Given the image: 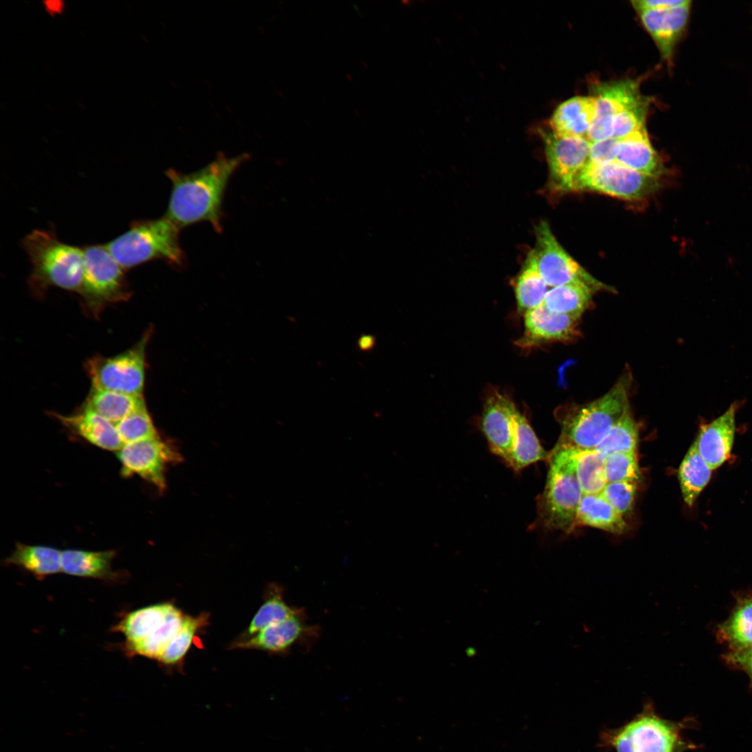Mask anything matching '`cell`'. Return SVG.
Segmentation results:
<instances>
[{
    "instance_id": "52a82bcc",
    "label": "cell",
    "mask_w": 752,
    "mask_h": 752,
    "mask_svg": "<svg viewBox=\"0 0 752 752\" xmlns=\"http://www.w3.org/2000/svg\"><path fill=\"white\" fill-rule=\"evenodd\" d=\"M535 244L528 256L548 286L578 284L594 293L613 292L612 287L598 281L579 265L561 246L548 223L540 221L535 228Z\"/></svg>"
},
{
    "instance_id": "836d02e7",
    "label": "cell",
    "mask_w": 752,
    "mask_h": 752,
    "mask_svg": "<svg viewBox=\"0 0 752 752\" xmlns=\"http://www.w3.org/2000/svg\"><path fill=\"white\" fill-rule=\"evenodd\" d=\"M638 442L639 430L629 408L594 449L606 457L617 453H636Z\"/></svg>"
},
{
    "instance_id": "4dcf8cb0",
    "label": "cell",
    "mask_w": 752,
    "mask_h": 752,
    "mask_svg": "<svg viewBox=\"0 0 752 752\" xmlns=\"http://www.w3.org/2000/svg\"><path fill=\"white\" fill-rule=\"evenodd\" d=\"M593 293L578 284L554 287L548 290L542 304L551 311L579 320L590 306Z\"/></svg>"
},
{
    "instance_id": "7c38bea8",
    "label": "cell",
    "mask_w": 752,
    "mask_h": 752,
    "mask_svg": "<svg viewBox=\"0 0 752 752\" xmlns=\"http://www.w3.org/2000/svg\"><path fill=\"white\" fill-rule=\"evenodd\" d=\"M116 455L121 474H136L159 490L166 487L165 471L168 464L178 462L181 456L159 436L136 443L124 444Z\"/></svg>"
},
{
    "instance_id": "8992f818",
    "label": "cell",
    "mask_w": 752,
    "mask_h": 752,
    "mask_svg": "<svg viewBox=\"0 0 752 752\" xmlns=\"http://www.w3.org/2000/svg\"><path fill=\"white\" fill-rule=\"evenodd\" d=\"M687 721L675 722L656 713L652 702L623 726L606 728L600 734L599 746L616 752H684L695 748L684 739Z\"/></svg>"
},
{
    "instance_id": "7bdbcfd3",
    "label": "cell",
    "mask_w": 752,
    "mask_h": 752,
    "mask_svg": "<svg viewBox=\"0 0 752 752\" xmlns=\"http://www.w3.org/2000/svg\"><path fill=\"white\" fill-rule=\"evenodd\" d=\"M42 7L46 13L54 17L63 13L65 4L62 0H47L42 1Z\"/></svg>"
},
{
    "instance_id": "44dd1931",
    "label": "cell",
    "mask_w": 752,
    "mask_h": 752,
    "mask_svg": "<svg viewBox=\"0 0 752 752\" xmlns=\"http://www.w3.org/2000/svg\"><path fill=\"white\" fill-rule=\"evenodd\" d=\"M619 140L616 162L655 178L662 175L664 166L651 145L645 127Z\"/></svg>"
},
{
    "instance_id": "8fae6325",
    "label": "cell",
    "mask_w": 752,
    "mask_h": 752,
    "mask_svg": "<svg viewBox=\"0 0 752 752\" xmlns=\"http://www.w3.org/2000/svg\"><path fill=\"white\" fill-rule=\"evenodd\" d=\"M549 166V185L556 192L574 191L575 180L586 165L590 142L583 137L541 132Z\"/></svg>"
},
{
    "instance_id": "ee69618b",
    "label": "cell",
    "mask_w": 752,
    "mask_h": 752,
    "mask_svg": "<svg viewBox=\"0 0 752 752\" xmlns=\"http://www.w3.org/2000/svg\"><path fill=\"white\" fill-rule=\"evenodd\" d=\"M374 345V339L371 336H361L359 340V346L363 350L370 349Z\"/></svg>"
},
{
    "instance_id": "30bf717a",
    "label": "cell",
    "mask_w": 752,
    "mask_h": 752,
    "mask_svg": "<svg viewBox=\"0 0 752 752\" xmlns=\"http://www.w3.org/2000/svg\"><path fill=\"white\" fill-rule=\"evenodd\" d=\"M658 178L636 171L616 161L588 164L577 175L574 191H594L625 200H639L659 187Z\"/></svg>"
},
{
    "instance_id": "83f0119b",
    "label": "cell",
    "mask_w": 752,
    "mask_h": 752,
    "mask_svg": "<svg viewBox=\"0 0 752 752\" xmlns=\"http://www.w3.org/2000/svg\"><path fill=\"white\" fill-rule=\"evenodd\" d=\"M301 609L289 606L284 600L283 589L278 584L272 583L265 591L263 603L237 640L246 639L266 627L296 614Z\"/></svg>"
},
{
    "instance_id": "7a4b0ae2",
    "label": "cell",
    "mask_w": 752,
    "mask_h": 752,
    "mask_svg": "<svg viewBox=\"0 0 752 752\" xmlns=\"http://www.w3.org/2000/svg\"><path fill=\"white\" fill-rule=\"evenodd\" d=\"M632 377L623 374L604 395L583 405L558 409L556 419L561 432L556 446L573 449H594L613 425L629 409Z\"/></svg>"
},
{
    "instance_id": "4fadbf2b",
    "label": "cell",
    "mask_w": 752,
    "mask_h": 752,
    "mask_svg": "<svg viewBox=\"0 0 752 752\" xmlns=\"http://www.w3.org/2000/svg\"><path fill=\"white\" fill-rule=\"evenodd\" d=\"M593 91L595 115L586 138L590 143L611 138L616 116L643 97L639 82L632 79L600 83Z\"/></svg>"
},
{
    "instance_id": "603a6c76",
    "label": "cell",
    "mask_w": 752,
    "mask_h": 752,
    "mask_svg": "<svg viewBox=\"0 0 752 752\" xmlns=\"http://www.w3.org/2000/svg\"><path fill=\"white\" fill-rule=\"evenodd\" d=\"M61 551L54 547L17 542L5 563L42 579L61 571Z\"/></svg>"
},
{
    "instance_id": "4316f807",
    "label": "cell",
    "mask_w": 752,
    "mask_h": 752,
    "mask_svg": "<svg viewBox=\"0 0 752 752\" xmlns=\"http://www.w3.org/2000/svg\"><path fill=\"white\" fill-rule=\"evenodd\" d=\"M712 470L692 443L679 467L678 478L684 503L691 507L709 483Z\"/></svg>"
},
{
    "instance_id": "2e32d148",
    "label": "cell",
    "mask_w": 752,
    "mask_h": 752,
    "mask_svg": "<svg viewBox=\"0 0 752 752\" xmlns=\"http://www.w3.org/2000/svg\"><path fill=\"white\" fill-rule=\"evenodd\" d=\"M739 405L733 402L719 417L703 423L694 441L702 458L713 471L730 457L734 444L735 417Z\"/></svg>"
},
{
    "instance_id": "ffe728a7",
    "label": "cell",
    "mask_w": 752,
    "mask_h": 752,
    "mask_svg": "<svg viewBox=\"0 0 752 752\" xmlns=\"http://www.w3.org/2000/svg\"><path fill=\"white\" fill-rule=\"evenodd\" d=\"M595 108L593 95L575 96L565 100L558 106L551 117V131L561 136L587 138Z\"/></svg>"
},
{
    "instance_id": "b9f144b4",
    "label": "cell",
    "mask_w": 752,
    "mask_h": 752,
    "mask_svg": "<svg viewBox=\"0 0 752 752\" xmlns=\"http://www.w3.org/2000/svg\"><path fill=\"white\" fill-rule=\"evenodd\" d=\"M687 0H634L631 3L635 10L639 12L645 10L664 9L677 6L684 3Z\"/></svg>"
},
{
    "instance_id": "ac0fdd59",
    "label": "cell",
    "mask_w": 752,
    "mask_h": 752,
    "mask_svg": "<svg viewBox=\"0 0 752 752\" xmlns=\"http://www.w3.org/2000/svg\"><path fill=\"white\" fill-rule=\"evenodd\" d=\"M691 1L664 9L639 11L643 24L651 35L663 58L670 61L674 47L684 31Z\"/></svg>"
},
{
    "instance_id": "f6af8a7d",
    "label": "cell",
    "mask_w": 752,
    "mask_h": 752,
    "mask_svg": "<svg viewBox=\"0 0 752 752\" xmlns=\"http://www.w3.org/2000/svg\"><path fill=\"white\" fill-rule=\"evenodd\" d=\"M748 674L749 675V676H750L751 679L752 680V672H751V673H748Z\"/></svg>"
},
{
    "instance_id": "1f68e13d",
    "label": "cell",
    "mask_w": 752,
    "mask_h": 752,
    "mask_svg": "<svg viewBox=\"0 0 752 752\" xmlns=\"http://www.w3.org/2000/svg\"><path fill=\"white\" fill-rule=\"evenodd\" d=\"M572 449L583 493H601L608 483L605 471L606 457L595 449Z\"/></svg>"
},
{
    "instance_id": "6da1fadb",
    "label": "cell",
    "mask_w": 752,
    "mask_h": 752,
    "mask_svg": "<svg viewBox=\"0 0 752 752\" xmlns=\"http://www.w3.org/2000/svg\"><path fill=\"white\" fill-rule=\"evenodd\" d=\"M249 158L246 153L232 157L221 154L194 172L168 169L165 174L171 181V191L164 217L179 229L206 221L221 233L227 185L235 171Z\"/></svg>"
},
{
    "instance_id": "ba28073f",
    "label": "cell",
    "mask_w": 752,
    "mask_h": 752,
    "mask_svg": "<svg viewBox=\"0 0 752 752\" xmlns=\"http://www.w3.org/2000/svg\"><path fill=\"white\" fill-rule=\"evenodd\" d=\"M82 249L84 274L79 295L93 313L109 304L128 299L131 292L124 269L106 246L89 245Z\"/></svg>"
},
{
    "instance_id": "d6a6232c",
    "label": "cell",
    "mask_w": 752,
    "mask_h": 752,
    "mask_svg": "<svg viewBox=\"0 0 752 752\" xmlns=\"http://www.w3.org/2000/svg\"><path fill=\"white\" fill-rule=\"evenodd\" d=\"M547 287L533 264L526 258L515 284L519 312L524 315L529 310L542 305L548 291Z\"/></svg>"
},
{
    "instance_id": "9a60e30c",
    "label": "cell",
    "mask_w": 752,
    "mask_h": 752,
    "mask_svg": "<svg viewBox=\"0 0 752 752\" xmlns=\"http://www.w3.org/2000/svg\"><path fill=\"white\" fill-rule=\"evenodd\" d=\"M517 410L511 400L494 391L487 398L481 417V429L491 452L506 464L516 442Z\"/></svg>"
},
{
    "instance_id": "e0dca14e",
    "label": "cell",
    "mask_w": 752,
    "mask_h": 752,
    "mask_svg": "<svg viewBox=\"0 0 752 752\" xmlns=\"http://www.w3.org/2000/svg\"><path fill=\"white\" fill-rule=\"evenodd\" d=\"M524 315V332L517 341L522 348L528 349L549 341H569L578 336V320L551 311L543 304Z\"/></svg>"
},
{
    "instance_id": "f35d334b",
    "label": "cell",
    "mask_w": 752,
    "mask_h": 752,
    "mask_svg": "<svg viewBox=\"0 0 752 752\" xmlns=\"http://www.w3.org/2000/svg\"><path fill=\"white\" fill-rule=\"evenodd\" d=\"M650 100L643 96L632 106L618 113L613 123V138L621 139L645 127Z\"/></svg>"
},
{
    "instance_id": "60d3db41",
    "label": "cell",
    "mask_w": 752,
    "mask_h": 752,
    "mask_svg": "<svg viewBox=\"0 0 752 752\" xmlns=\"http://www.w3.org/2000/svg\"><path fill=\"white\" fill-rule=\"evenodd\" d=\"M619 147L620 140L613 137L591 142L587 164L598 165L616 161Z\"/></svg>"
},
{
    "instance_id": "d6986e66",
    "label": "cell",
    "mask_w": 752,
    "mask_h": 752,
    "mask_svg": "<svg viewBox=\"0 0 752 752\" xmlns=\"http://www.w3.org/2000/svg\"><path fill=\"white\" fill-rule=\"evenodd\" d=\"M53 416L76 434L100 448L117 452L123 446L116 425L86 405L72 414L54 413Z\"/></svg>"
},
{
    "instance_id": "74e56055",
    "label": "cell",
    "mask_w": 752,
    "mask_h": 752,
    "mask_svg": "<svg viewBox=\"0 0 752 752\" xmlns=\"http://www.w3.org/2000/svg\"><path fill=\"white\" fill-rule=\"evenodd\" d=\"M605 471L608 483L631 482L639 483L642 473L636 453H617L605 458Z\"/></svg>"
},
{
    "instance_id": "ab89813d",
    "label": "cell",
    "mask_w": 752,
    "mask_h": 752,
    "mask_svg": "<svg viewBox=\"0 0 752 752\" xmlns=\"http://www.w3.org/2000/svg\"><path fill=\"white\" fill-rule=\"evenodd\" d=\"M637 485L631 482L607 483L601 494L624 517L632 513Z\"/></svg>"
},
{
    "instance_id": "e575fe53",
    "label": "cell",
    "mask_w": 752,
    "mask_h": 752,
    "mask_svg": "<svg viewBox=\"0 0 752 752\" xmlns=\"http://www.w3.org/2000/svg\"><path fill=\"white\" fill-rule=\"evenodd\" d=\"M208 621L207 613H201L194 617L185 616L180 631L157 661L169 666L180 664L191 647L195 635L208 625Z\"/></svg>"
},
{
    "instance_id": "8d00e7d4",
    "label": "cell",
    "mask_w": 752,
    "mask_h": 752,
    "mask_svg": "<svg viewBox=\"0 0 752 752\" xmlns=\"http://www.w3.org/2000/svg\"><path fill=\"white\" fill-rule=\"evenodd\" d=\"M115 425L123 445L159 436L147 409L131 414Z\"/></svg>"
},
{
    "instance_id": "5bb4252c",
    "label": "cell",
    "mask_w": 752,
    "mask_h": 752,
    "mask_svg": "<svg viewBox=\"0 0 752 752\" xmlns=\"http://www.w3.org/2000/svg\"><path fill=\"white\" fill-rule=\"evenodd\" d=\"M303 608L296 614L270 625L254 635L237 640L231 648L254 649L272 653H284L295 643L306 644L315 641L320 629L307 622Z\"/></svg>"
},
{
    "instance_id": "d4e9b609",
    "label": "cell",
    "mask_w": 752,
    "mask_h": 752,
    "mask_svg": "<svg viewBox=\"0 0 752 752\" xmlns=\"http://www.w3.org/2000/svg\"><path fill=\"white\" fill-rule=\"evenodd\" d=\"M175 608L172 603L163 602L136 609L127 613L113 629L125 636V643L137 642L157 629Z\"/></svg>"
},
{
    "instance_id": "cb8c5ba5",
    "label": "cell",
    "mask_w": 752,
    "mask_h": 752,
    "mask_svg": "<svg viewBox=\"0 0 752 752\" xmlns=\"http://www.w3.org/2000/svg\"><path fill=\"white\" fill-rule=\"evenodd\" d=\"M577 526H588L616 535L623 534L628 530L624 517L611 507L601 493L583 494L577 515Z\"/></svg>"
},
{
    "instance_id": "9c48e42d",
    "label": "cell",
    "mask_w": 752,
    "mask_h": 752,
    "mask_svg": "<svg viewBox=\"0 0 752 752\" xmlns=\"http://www.w3.org/2000/svg\"><path fill=\"white\" fill-rule=\"evenodd\" d=\"M151 329L130 349L116 356H95L86 363L92 388L143 395L146 375V349Z\"/></svg>"
},
{
    "instance_id": "3957f363",
    "label": "cell",
    "mask_w": 752,
    "mask_h": 752,
    "mask_svg": "<svg viewBox=\"0 0 752 752\" xmlns=\"http://www.w3.org/2000/svg\"><path fill=\"white\" fill-rule=\"evenodd\" d=\"M31 264L29 283L34 292L57 287L80 294L84 274L82 248L60 241L50 230H33L22 240Z\"/></svg>"
},
{
    "instance_id": "277c9868",
    "label": "cell",
    "mask_w": 752,
    "mask_h": 752,
    "mask_svg": "<svg viewBox=\"0 0 752 752\" xmlns=\"http://www.w3.org/2000/svg\"><path fill=\"white\" fill-rule=\"evenodd\" d=\"M179 230L164 216L135 221L127 231L105 246L124 270L157 259L179 267L185 262Z\"/></svg>"
},
{
    "instance_id": "f546056e",
    "label": "cell",
    "mask_w": 752,
    "mask_h": 752,
    "mask_svg": "<svg viewBox=\"0 0 752 752\" xmlns=\"http://www.w3.org/2000/svg\"><path fill=\"white\" fill-rule=\"evenodd\" d=\"M185 617V615L175 607L166 621L155 632L137 642L125 643V651L130 655H141L158 660L180 631Z\"/></svg>"
},
{
    "instance_id": "d590c367",
    "label": "cell",
    "mask_w": 752,
    "mask_h": 752,
    "mask_svg": "<svg viewBox=\"0 0 752 752\" xmlns=\"http://www.w3.org/2000/svg\"><path fill=\"white\" fill-rule=\"evenodd\" d=\"M721 631L737 650L752 647V598L737 606Z\"/></svg>"
},
{
    "instance_id": "484cf974",
    "label": "cell",
    "mask_w": 752,
    "mask_h": 752,
    "mask_svg": "<svg viewBox=\"0 0 752 752\" xmlns=\"http://www.w3.org/2000/svg\"><path fill=\"white\" fill-rule=\"evenodd\" d=\"M85 405L116 424L146 409L143 395L92 388Z\"/></svg>"
},
{
    "instance_id": "f1b7e54d",
    "label": "cell",
    "mask_w": 752,
    "mask_h": 752,
    "mask_svg": "<svg viewBox=\"0 0 752 752\" xmlns=\"http://www.w3.org/2000/svg\"><path fill=\"white\" fill-rule=\"evenodd\" d=\"M517 428L516 442L507 465L518 472L540 460H547V453L526 418L517 409L515 414Z\"/></svg>"
},
{
    "instance_id": "7402d4cb",
    "label": "cell",
    "mask_w": 752,
    "mask_h": 752,
    "mask_svg": "<svg viewBox=\"0 0 752 752\" xmlns=\"http://www.w3.org/2000/svg\"><path fill=\"white\" fill-rule=\"evenodd\" d=\"M116 553L113 550L86 551L65 549L61 551V572L67 574L98 579H116L117 573L112 570V562Z\"/></svg>"
},
{
    "instance_id": "5b68a950",
    "label": "cell",
    "mask_w": 752,
    "mask_h": 752,
    "mask_svg": "<svg viewBox=\"0 0 752 752\" xmlns=\"http://www.w3.org/2000/svg\"><path fill=\"white\" fill-rule=\"evenodd\" d=\"M544 491L538 501V522L547 529L570 533L576 527L583 496L572 448L555 446L547 458Z\"/></svg>"
}]
</instances>
